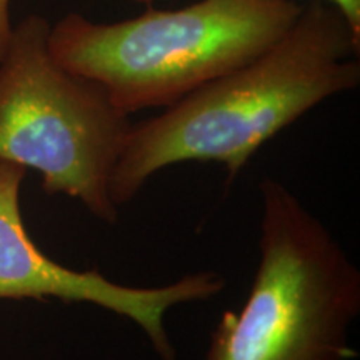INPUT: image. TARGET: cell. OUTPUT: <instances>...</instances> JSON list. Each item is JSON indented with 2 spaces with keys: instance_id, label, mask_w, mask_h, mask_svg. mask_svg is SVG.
Wrapping results in <instances>:
<instances>
[{
  "instance_id": "1",
  "label": "cell",
  "mask_w": 360,
  "mask_h": 360,
  "mask_svg": "<svg viewBox=\"0 0 360 360\" xmlns=\"http://www.w3.org/2000/svg\"><path fill=\"white\" fill-rule=\"evenodd\" d=\"M359 47L342 11L312 0L262 56L132 125L110 179L114 204H130L157 172L186 162L222 164L232 182L265 142L357 87Z\"/></svg>"
},
{
  "instance_id": "2",
  "label": "cell",
  "mask_w": 360,
  "mask_h": 360,
  "mask_svg": "<svg viewBox=\"0 0 360 360\" xmlns=\"http://www.w3.org/2000/svg\"><path fill=\"white\" fill-rule=\"evenodd\" d=\"M295 0H200L97 24L69 13L51 27L49 51L72 74L96 80L134 114L169 107L262 56L299 19Z\"/></svg>"
},
{
  "instance_id": "3",
  "label": "cell",
  "mask_w": 360,
  "mask_h": 360,
  "mask_svg": "<svg viewBox=\"0 0 360 360\" xmlns=\"http://www.w3.org/2000/svg\"><path fill=\"white\" fill-rule=\"evenodd\" d=\"M259 262L244 305L219 319L204 360H350L360 270L281 180L259 184Z\"/></svg>"
},
{
  "instance_id": "4",
  "label": "cell",
  "mask_w": 360,
  "mask_h": 360,
  "mask_svg": "<svg viewBox=\"0 0 360 360\" xmlns=\"http://www.w3.org/2000/svg\"><path fill=\"white\" fill-rule=\"evenodd\" d=\"M49 34L44 17H25L0 58V159L37 170L45 192L114 225L110 179L134 124L101 84L53 60Z\"/></svg>"
},
{
  "instance_id": "5",
  "label": "cell",
  "mask_w": 360,
  "mask_h": 360,
  "mask_svg": "<svg viewBox=\"0 0 360 360\" xmlns=\"http://www.w3.org/2000/svg\"><path fill=\"white\" fill-rule=\"evenodd\" d=\"M27 169L0 159V299H57L92 304L129 319L146 334L160 360L177 352L165 327L175 305L205 302L225 289L214 270L187 274L159 287H134L114 282L97 270H74L39 249L27 232L20 210V187Z\"/></svg>"
},
{
  "instance_id": "6",
  "label": "cell",
  "mask_w": 360,
  "mask_h": 360,
  "mask_svg": "<svg viewBox=\"0 0 360 360\" xmlns=\"http://www.w3.org/2000/svg\"><path fill=\"white\" fill-rule=\"evenodd\" d=\"M13 25L11 22V0H0V58L11 42Z\"/></svg>"
},
{
  "instance_id": "7",
  "label": "cell",
  "mask_w": 360,
  "mask_h": 360,
  "mask_svg": "<svg viewBox=\"0 0 360 360\" xmlns=\"http://www.w3.org/2000/svg\"><path fill=\"white\" fill-rule=\"evenodd\" d=\"M342 11L357 32H360V0H327Z\"/></svg>"
},
{
  "instance_id": "8",
  "label": "cell",
  "mask_w": 360,
  "mask_h": 360,
  "mask_svg": "<svg viewBox=\"0 0 360 360\" xmlns=\"http://www.w3.org/2000/svg\"><path fill=\"white\" fill-rule=\"evenodd\" d=\"M135 2H142V4H147V6H148V4H152L154 0H135Z\"/></svg>"
}]
</instances>
